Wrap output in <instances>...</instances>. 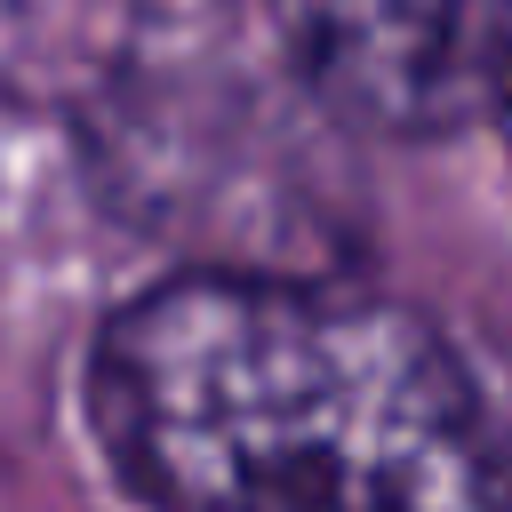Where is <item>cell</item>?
I'll return each instance as SVG.
<instances>
[{
  "mask_svg": "<svg viewBox=\"0 0 512 512\" xmlns=\"http://www.w3.org/2000/svg\"><path fill=\"white\" fill-rule=\"evenodd\" d=\"M88 432L144 512H504L456 352L384 296L176 272L88 352Z\"/></svg>",
  "mask_w": 512,
  "mask_h": 512,
  "instance_id": "6da1fadb",
  "label": "cell"
},
{
  "mask_svg": "<svg viewBox=\"0 0 512 512\" xmlns=\"http://www.w3.org/2000/svg\"><path fill=\"white\" fill-rule=\"evenodd\" d=\"M304 88L368 136H464L512 88V0H264Z\"/></svg>",
  "mask_w": 512,
  "mask_h": 512,
  "instance_id": "7a4b0ae2",
  "label": "cell"
}]
</instances>
